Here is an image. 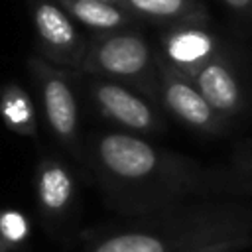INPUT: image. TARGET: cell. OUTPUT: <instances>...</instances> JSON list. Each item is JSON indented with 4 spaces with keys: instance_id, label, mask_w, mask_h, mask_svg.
Returning a JSON list of instances; mask_svg holds the SVG:
<instances>
[{
    "instance_id": "6da1fadb",
    "label": "cell",
    "mask_w": 252,
    "mask_h": 252,
    "mask_svg": "<svg viewBox=\"0 0 252 252\" xmlns=\"http://www.w3.org/2000/svg\"><path fill=\"white\" fill-rule=\"evenodd\" d=\"M89 163L110 207L124 215L142 217L191 201L226 199L224 167H207L136 134H98Z\"/></svg>"
},
{
    "instance_id": "7a4b0ae2",
    "label": "cell",
    "mask_w": 252,
    "mask_h": 252,
    "mask_svg": "<svg viewBox=\"0 0 252 252\" xmlns=\"http://www.w3.org/2000/svg\"><path fill=\"white\" fill-rule=\"evenodd\" d=\"M252 234V207L242 199H203L142 215L132 224L104 232L85 252H185L189 248Z\"/></svg>"
},
{
    "instance_id": "3957f363",
    "label": "cell",
    "mask_w": 252,
    "mask_h": 252,
    "mask_svg": "<svg viewBox=\"0 0 252 252\" xmlns=\"http://www.w3.org/2000/svg\"><path fill=\"white\" fill-rule=\"evenodd\" d=\"M79 71L91 77L124 83L156 104L159 102L156 51L150 47L144 33L134 28L93 33Z\"/></svg>"
},
{
    "instance_id": "277c9868",
    "label": "cell",
    "mask_w": 252,
    "mask_h": 252,
    "mask_svg": "<svg viewBox=\"0 0 252 252\" xmlns=\"http://www.w3.org/2000/svg\"><path fill=\"white\" fill-rule=\"evenodd\" d=\"M30 75L37 87L45 120L51 134L73 154L81 156L79 142V106L71 75L65 69H59L45 61L43 57L28 59Z\"/></svg>"
},
{
    "instance_id": "5b68a950",
    "label": "cell",
    "mask_w": 252,
    "mask_h": 252,
    "mask_svg": "<svg viewBox=\"0 0 252 252\" xmlns=\"http://www.w3.org/2000/svg\"><path fill=\"white\" fill-rule=\"evenodd\" d=\"M30 8L41 57L59 69L79 71L89 41L77 30L75 20L55 0H30Z\"/></svg>"
},
{
    "instance_id": "8992f818",
    "label": "cell",
    "mask_w": 252,
    "mask_h": 252,
    "mask_svg": "<svg viewBox=\"0 0 252 252\" xmlns=\"http://www.w3.org/2000/svg\"><path fill=\"white\" fill-rule=\"evenodd\" d=\"M156 63H158V96L169 114H173L187 128L201 134L219 136L226 132L228 122L209 106V102L203 98V94L189 77H185L169 63H165L158 55V51H156Z\"/></svg>"
},
{
    "instance_id": "52a82bcc",
    "label": "cell",
    "mask_w": 252,
    "mask_h": 252,
    "mask_svg": "<svg viewBox=\"0 0 252 252\" xmlns=\"http://www.w3.org/2000/svg\"><path fill=\"white\" fill-rule=\"evenodd\" d=\"M91 98L102 116L128 134H158L165 130L158 104L124 83L94 77L91 83Z\"/></svg>"
},
{
    "instance_id": "ba28073f",
    "label": "cell",
    "mask_w": 252,
    "mask_h": 252,
    "mask_svg": "<svg viewBox=\"0 0 252 252\" xmlns=\"http://www.w3.org/2000/svg\"><path fill=\"white\" fill-rule=\"evenodd\" d=\"M220 51V41L209 28V18L169 24L159 33L158 55L191 81Z\"/></svg>"
},
{
    "instance_id": "9c48e42d",
    "label": "cell",
    "mask_w": 252,
    "mask_h": 252,
    "mask_svg": "<svg viewBox=\"0 0 252 252\" xmlns=\"http://www.w3.org/2000/svg\"><path fill=\"white\" fill-rule=\"evenodd\" d=\"M193 83L209 106L226 122L242 112L246 100L244 89L224 49L199 71Z\"/></svg>"
},
{
    "instance_id": "30bf717a",
    "label": "cell",
    "mask_w": 252,
    "mask_h": 252,
    "mask_svg": "<svg viewBox=\"0 0 252 252\" xmlns=\"http://www.w3.org/2000/svg\"><path fill=\"white\" fill-rule=\"evenodd\" d=\"M35 199L41 215L49 220L63 219L75 201V177L57 158H43L35 165Z\"/></svg>"
},
{
    "instance_id": "8fae6325",
    "label": "cell",
    "mask_w": 252,
    "mask_h": 252,
    "mask_svg": "<svg viewBox=\"0 0 252 252\" xmlns=\"http://www.w3.org/2000/svg\"><path fill=\"white\" fill-rule=\"evenodd\" d=\"M75 22L94 33H110L130 28L138 18L124 8L98 0H55Z\"/></svg>"
},
{
    "instance_id": "7c38bea8",
    "label": "cell",
    "mask_w": 252,
    "mask_h": 252,
    "mask_svg": "<svg viewBox=\"0 0 252 252\" xmlns=\"http://www.w3.org/2000/svg\"><path fill=\"white\" fill-rule=\"evenodd\" d=\"M0 116L8 130L20 136H37V118L33 102L26 89L18 83H4L0 87Z\"/></svg>"
},
{
    "instance_id": "4fadbf2b",
    "label": "cell",
    "mask_w": 252,
    "mask_h": 252,
    "mask_svg": "<svg viewBox=\"0 0 252 252\" xmlns=\"http://www.w3.org/2000/svg\"><path fill=\"white\" fill-rule=\"evenodd\" d=\"M126 8L136 18L163 26L193 18H209L201 0H126Z\"/></svg>"
},
{
    "instance_id": "5bb4252c",
    "label": "cell",
    "mask_w": 252,
    "mask_h": 252,
    "mask_svg": "<svg viewBox=\"0 0 252 252\" xmlns=\"http://www.w3.org/2000/svg\"><path fill=\"white\" fill-rule=\"evenodd\" d=\"M30 236V220L16 209L0 211V250L12 252L26 244Z\"/></svg>"
},
{
    "instance_id": "9a60e30c",
    "label": "cell",
    "mask_w": 252,
    "mask_h": 252,
    "mask_svg": "<svg viewBox=\"0 0 252 252\" xmlns=\"http://www.w3.org/2000/svg\"><path fill=\"white\" fill-rule=\"evenodd\" d=\"M224 197L226 199L252 197V173H236L230 167H226Z\"/></svg>"
},
{
    "instance_id": "2e32d148",
    "label": "cell",
    "mask_w": 252,
    "mask_h": 252,
    "mask_svg": "<svg viewBox=\"0 0 252 252\" xmlns=\"http://www.w3.org/2000/svg\"><path fill=\"white\" fill-rule=\"evenodd\" d=\"M248 246H252V234H242V236H234V238H224V240L201 244V246L189 248L185 252H240Z\"/></svg>"
},
{
    "instance_id": "e0dca14e",
    "label": "cell",
    "mask_w": 252,
    "mask_h": 252,
    "mask_svg": "<svg viewBox=\"0 0 252 252\" xmlns=\"http://www.w3.org/2000/svg\"><path fill=\"white\" fill-rule=\"evenodd\" d=\"M220 2L238 16H252V0H220Z\"/></svg>"
},
{
    "instance_id": "ac0fdd59",
    "label": "cell",
    "mask_w": 252,
    "mask_h": 252,
    "mask_svg": "<svg viewBox=\"0 0 252 252\" xmlns=\"http://www.w3.org/2000/svg\"><path fill=\"white\" fill-rule=\"evenodd\" d=\"M236 173H252V154H244L234 159V165L230 167Z\"/></svg>"
},
{
    "instance_id": "d6986e66",
    "label": "cell",
    "mask_w": 252,
    "mask_h": 252,
    "mask_svg": "<svg viewBox=\"0 0 252 252\" xmlns=\"http://www.w3.org/2000/svg\"><path fill=\"white\" fill-rule=\"evenodd\" d=\"M98 2H104V4H112V6H118V8H124V10H128V8H126V0H98Z\"/></svg>"
},
{
    "instance_id": "ffe728a7",
    "label": "cell",
    "mask_w": 252,
    "mask_h": 252,
    "mask_svg": "<svg viewBox=\"0 0 252 252\" xmlns=\"http://www.w3.org/2000/svg\"><path fill=\"white\" fill-rule=\"evenodd\" d=\"M0 252H2V250H0Z\"/></svg>"
}]
</instances>
